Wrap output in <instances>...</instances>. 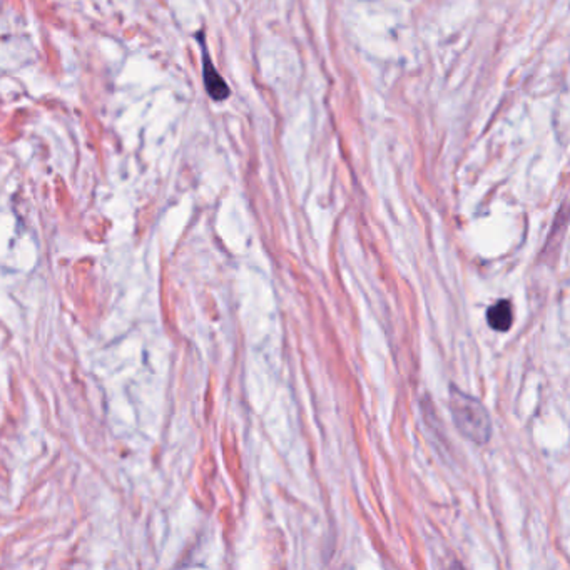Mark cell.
I'll return each instance as SVG.
<instances>
[{
  "label": "cell",
  "mask_w": 570,
  "mask_h": 570,
  "mask_svg": "<svg viewBox=\"0 0 570 570\" xmlns=\"http://www.w3.org/2000/svg\"><path fill=\"white\" fill-rule=\"evenodd\" d=\"M198 39L203 51V79H205L206 93L209 94V97L213 101H224V99L230 97V87H228L226 81L216 70L213 61H211L209 52H207L205 44V32H199Z\"/></svg>",
  "instance_id": "obj_2"
},
{
  "label": "cell",
  "mask_w": 570,
  "mask_h": 570,
  "mask_svg": "<svg viewBox=\"0 0 570 570\" xmlns=\"http://www.w3.org/2000/svg\"><path fill=\"white\" fill-rule=\"evenodd\" d=\"M486 323L495 331H509L514 323V310L507 299H500L486 311Z\"/></svg>",
  "instance_id": "obj_3"
},
{
  "label": "cell",
  "mask_w": 570,
  "mask_h": 570,
  "mask_svg": "<svg viewBox=\"0 0 570 570\" xmlns=\"http://www.w3.org/2000/svg\"><path fill=\"white\" fill-rule=\"evenodd\" d=\"M450 411L453 423L470 442L484 445L492 435V422L489 411L477 398L452 388L450 393Z\"/></svg>",
  "instance_id": "obj_1"
}]
</instances>
